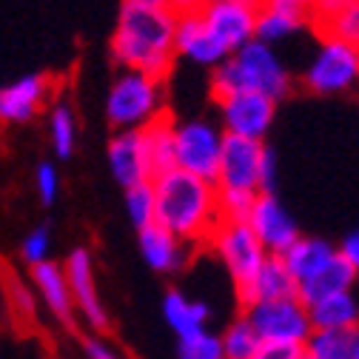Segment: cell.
I'll return each instance as SVG.
<instances>
[{
    "mask_svg": "<svg viewBox=\"0 0 359 359\" xmlns=\"http://www.w3.org/2000/svg\"><path fill=\"white\" fill-rule=\"evenodd\" d=\"M302 26H311L308 4H299V0H268V4H259L257 9L254 40L265 43V46H274V43L297 34Z\"/></svg>",
    "mask_w": 359,
    "mask_h": 359,
    "instance_id": "ac0fdd59",
    "label": "cell"
},
{
    "mask_svg": "<svg viewBox=\"0 0 359 359\" xmlns=\"http://www.w3.org/2000/svg\"><path fill=\"white\" fill-rule=\"evenodd\" d=\"M243 317L251 323L259 342L302 345L313 331L308 320V308L297 297L274 302H251L243 308Z\"/></svg>",
    "mask_w": 359,
    "mask_h": 359,
    "instance_id": "ba28073f",
    "label": "cell"
},
{
    "mask_svg": "<svg viewBox=\"0 0 359 359\" xmlns=\"http://www.w3.org/2000/svg\"><path fill=\"white\" fill-rule=\"evenodd\" d=\"M208 245L214 248L217 259L226 265L229 277L237 285V294L257 277V271L265 262V248L259 245V240L254 237V231L245 222H226L219 219V226L214 229Z\"/></svg>",
    "mask_w": 359,
    "mask_h": 359,
    "instance_id": "52a82bcc",
    "label": "cell"
},
{
    "mask_svg": "<svg viewBox=\"0 0 359 359\" xmlns=\"http://www.w3.org/2000/svg\"><path fill=\"white\" fill-rule=\"evenodd\" d=\"M211 100H222L237 92H257L280 103L291 92V72L274 46L251 40L240 52L229 55L217 69H211Z\"/></svg>",
    "mask_w": 359,
    "mask_h": 359,
    "instance_id": "3957f363",
    "label": "cell"
},
{
    "mask_svg": "<svg viewBox=\"0 0 359 359\" xmlns=\"http://www.w3.org/2000/svg\"><path fill=\"white\" fill-rule=\"evenodd\" d=\"M274 186H277V154L265 149L259 163V194H274Z\"/></svg>",
    "mask_w": 359,
    "mask_h": 359,
    "instance_id": "8d00e7d4",
    "label": "cell"
},
{
    "mask_svg": "<svg viewBox=\"0 0 359 359\" xmlns=\"http://www.w3.org/2000/svg\"><path fill=\"white\" fill-rule=\"evenodd\" d=\"M308 23L320 32V37H334L359 52V0L308 4Z\"/></svg>",
    "mask_w": 359,
    "mask_h": 359,
    "instance_id": "2e32d148",
    "label": "cell"
},
{
    "mask_svg": "<svg viewBox=\"0 0 359 359\" xmlns=\"http://www.w3.org/2000/svg\"><path fill=\"white\" fill-rule=\"evenodd\" d=\"M265 146L240 137H222L219 168H217V189H234V191H254L259 194V163Z\"/></svg>",
    "mask_w": 359,
    "mask_h": 359,
    "instance_id": "4fadbf2b",
    "label": "cell"
},
{
    "mask_svg": "<svg viewBox=\"0 0 359 359\" xmlns=\"http://www.w3.org/2000/svg\"><path fill=\"white\" fill-rule=\"evenodd\" d=\"M251 359H302V345H283V342H259Z\"/></svg>",
    "mask_w": 359,
    "mask_h": 359,
    "instance_id": "e575fe53",
    "label": "cell"
},
{
    "mask_svg": "<svg viewBox=\"0 0 359 359\" xmlns=\"http://www.w3.org/2000/svg\"><path fill=\"white\" fill-rule=\"evenodd\" d=\"M297 297V280L288 274V268L280 257H265L257 277L240 291L243 308L251 302H274V299H294Z\"/></svg>",
    "mask_w": 359,
    "mask_h": 359,
    "instance_id": "ffe728a7",
    "label": "cell"
},
{
    "mask_svg": "<svg viewBox=\"0 0 359 359\" xmlns=\"http://www.w3.org/2000/svg\"><path fill=\"white\" fill-rule=\"evenodd\" d=\"M151 189L157 203V226L186 245H208L214 229L219 226L217 186L171 168L151 180Z\"/></svg>",
    "mask_w": 359,
    "mask_h": 359,
    "instance_id": "7a4b0ae2",
    "label": "cell"
},
{
    "mask_svg": "<svg viewBox=\"0 0 359 359\" xmlns=\"http://www.w3.org/2000/svg\"><path fill=\"white\" fill-rule=\"evenodd\" d=\"M359 83V52L334 37H320V46L302 72V86L311 95H342Z\"/></svg>",
    "mask_w": 359,
    "mask_h": 359,
    "instance_id": "8992f818",
    "label": "cell"
},
{
    "mask_svg": "<svg viewBox=\"0 0 359 359\" xmlns=\"http://www.w3.org/2000/svg\"><path fill=\"white\" fill-rule=\"evenodd\" d=\"M353 359H359V328L353 334Z\"/></svg>",
    "mask_w": 359,
    "mask_h": 359,
    "instance_id": "ab89813d",
    "label": "cell"
},
{
    "mask_svg": "<svg viewBox=\"0 0 359 359\" xmlns=\"http://www.w3.org/2000/svg\"><path fill=\"white\" fill-rule=\"evenodd\" d=\"M337 254L353 268V274L359 277V229L356 231H351L339 245H337Z\"/></svg>",
    "mask_w": 359,
    "mask_h": 359,
    "instance_id": "f35d334b",
    "label": "cell"
},
{
    "mask_svg": "<svg viewBox=\"0 0 359 359\" xmlns=\"http://www.w3.org/2000/svg\"><path fill=\"white\" fill-rule=\"evenodd\" d=\"M165 114L163 83L137 72H120L106 95V120L114 131H140Z\"/></svg>",
    "mask_w": 359,
    "mask_h": 359,
    "instance_id": "277c9868",
    "label": "cell"
},
{
    "mask_svg": "<svg viewBox=\"0 0 359 359\" xmlns=\"http://www.w3.org/2000/svg\"><path fill=\"white\" fill-rule=\"evenodd\" d=\"M177 4L171 0H123L111 34V57L120 72L165 80L174 66Z\"/></svg>",
    "mask_w": 359,
    "mask_h": 359,
    "instance_id": "6da1fadb",
    "label": "cell"
},
{
    "mask_svg": "<svg viewBox=\"0 0 359 359\" xmlns=\"http://www.w3.org/2000/svg\"><path fill=\"white\" fill-rule=\"evenodd\" d=\"M186 57L194 66L203 69H217L229 55L222 52L214 37L208 34L203 18H200V4H177V26H174V57Z\"/></svg>",
    "mask_w": 359,
    "mask_h": 359,
    "instance_id": "5bb4252c",
    "label": "cell"
},
{
    "mask_svg": "<svg viewBox=\"0 0 359 359\" xmlns=\"http://www.w3.org/2000/svg\"><path fill=\"white\" fill-rule=\"evenodd\" d=\"M257 194L254 191H234V189H217V211L226 222H245L251 214Z\"/></svg>",
    "mask_w": 359,
    "mask_h": 359,
    "instance_id": "4dcf8cb0",
    "label": "cell"
},
{
    "mask_svg": "<svg viewBox=\"0 0 359 359\" xmlns=\"http://www.w3.org/2000/svg\"><path fill=\"white\" fill-rule=\"evenodd\" d=\"M9 297L15 302V311L20 313V317H34V302H37V294L29 291L20 280H12L9 283Z\"/></svg>",
    "mask_w": 359,
    "mask_h": 359,
    "instance_id": "d590c367",
    "label": "cell"
},
{
    "mask_svg": "<svg viewBox=\"0 0 359 359\" xmlns=\"http://www.w3.org/2000/svg\"><path fill=\"white\" fill-rule=\"evenodd\" d=\"M302 359H308V356H305V353H302Z\"/></svg>",
    "mask_w": 359,
    "mask_h": 359,
    "instance_id": "60d3db41",
    "label": "cell"
},
{
    "mask_svg": "<svg viewBox=\"0 0 359 359\" xmlns=\"http://www.w3.org/2000/svg\"><path fill=\"white\" fill-rule=\"evenodd\" d=\"M245 226L254 231L268 257H283L302 237L294 214L283 205V200H277V194H257Z\"/></svg>",
    "mask_w": 359,
    "mask_h": 359,
    "instance_id": "8fae6325",
    "label": "cell"
},
{
    "mask_svg": "<svg viewBox=\"0 0 359 359\" xmlns=\"http://www.w3.org/2000/svg\"><path fill=\"white\" fill-rule=\"evenodd\" d=\"M49 140L60 160H69L77 146V120L69 103H55L49 111Z\"/></svg>",
    "mask_w": 359,
    "mask_h": 359,
    "instance_id": "83f0119b",
    "label": "cell"
},
{
    "mask_svg": "<svg viewBox=\"0 0 359 359\" xmlns=\"http://www.w3.org/2000/svg\"><path fill=\"white\" fill-rule=\"evenodd\" d=\"M163 317L168 323V328L177 334V339H189V337H197L205 328L208 317H211V308L205 302H194L189 299L183 291H168L163 297Z\"/></svg>",
    "mask_w": 359,
    "mask_h": 359,
    "instance_id": "cb8c5ba5",
    "label": "cell"
},
{
    "mask_svg": "<svg viewBox=\"0 0 359 359\" xmlns=\"http://www.w3.org/2000/svg\"><path fill=\"white\" fill-rule=\"evenodd\" d=\"M137 245H140V257L146 259V265L154 268L157 274H177L189 262V245L180 243L165 229H160L157 222L137 231Z\"/></svg>",
    "mask_w": 359,
    "mask_h": 359,
    "instance_id": "d6986e66",
    "label": "cell"
},
{
    "mask_svg": "<svg viewBox=\"0 0 359 359\" xmlns=\"http://www.w3.org/2000/svg\"><path fill=\"white\" fill-rule=\"evenodd\" d=\"M308 320L313 331H356L359 328V294L342 291L325 297L308 308Z\"/></svg>",
    "mask_w": 359,
    "mask_h": 359,
    "instance_id": "603a6c76",
    "label": "cell"
},
{
    "mask_svg": "<svg viewBox=\"0 0 359 359\" xmlns=\"http://www.w3.org/2000/svg\"><path fill=\"white\" fill-rule=\"evenodd\" d=\"M353 334L356 331H311L302 353L308 359H353Z\"/></svg>",
    "mask_w": 359,
    "mask_h": 359,
    "instance_id": "4316f807",
    "label": "cell"
},
{
    "mask_svg": "<svg viewBox=\"0 0 359 359\" xmlns=\"http://www.w3.org/2000/svg\"><path fill=\"white\" fill-rule=\"evenodd\" d=\"M126 217L137 231L157 222V203H154L151 183H140V186L126 189Z\"/></svg>",
    "mask_w": 359,
    "mask_h": 359,
    "instance_id": "f546056e",
    "label": "cell"
},
{
    "mask_svg": "<svg viewBox=\"0 0 359 359\" xmlns=\"http://www.w3.org/2000/svg\"><path fill=\"white\" fill-rule=\"evenodd\" d=\"M177 356H180V359H222L219 334L203 331V334H197V337L180 339V345H177Z\"/></svg>",
    "mask_w": 359,
    "mask_h": 359,
    "instance_id": "1f68e13d",
    "label": "cell"
},
{
    "mask_svg": "<svg viewBox=\"0 0 359 359\" xmlns=\"http://www.w3.org/2000/svg\"><path fill=\"white\" fill-rule=\"evenodd\" d=\"M49 251H52V231L46 226H37L34 231H29L20 243V257L26 265H40L49 259Z\"/></svg>",
    "mask_w": 359,
    "mask_h": 359,
    "instance_id": "d6a6232c",
    "label": "cell"
},
{
    "mask_svg": "<svg viewBox=\"0 0 359 359\" xmlns=\"http://www.w3.org/2000/svg\"><path fill=\"white\" fill-rule=\"evenodd\" d=\"M214 106L219 114L217 126L222 128V134L240 137V140H254V143H262L268 137L277 117V103L257 92H237L217 100Z\"/></svg>",
    "mask_w": 359,
    "mask_h": 359,
    "instance_id": "9c48e42d",
    "label": "cell"
},
{
    "mask_svg": "<svg viewBox=\"0 0 359 359\" xmlns=\"http://www.w3.org/2000/svg\"><path fill=\"white\" fill-rule=\"evenodd\" d=\"M52 80L46 74H26L0 88V123L23 126L37 117L43 103L49 100Z\"/></svg>",
    "mask_w": 359,
    "mask_h": 359,
    "instance_id": "9a60e30c",
    "label": "cell"
},
{
    "mask_svg": "<svg viewBox=\"0 0 359 359\" xmlns=\"http://www.w3.org/2000/svg\"><path fill=\"white\" fill-rule=\"evenodd\" d=\"M356 274H353V268L337 254L325 268H320L313 277H308L305 283L297 285V299L311 308L313 302H320L325 297H334V294H342V291H353L356 285Z\"/></svg>",
    "mask_w": 359,
    "mask_h": 359,
    "instance_id": "7402d4cb",
    "label": "cell"
},
{
    "mask_svg": "<svg viewBox=\"0 0 359 359\" xmlns=\"http://www.w3.org/2000/svg\"><path fill=\"white\" fill-rule=\"evenodd\" d=\"M106 157H109L111 177L123 186V191L131 186H140V183H151L143 143H140V131H114L106 146Z\"/></svg>",
    "mask_w": 359,
    "mask_h": 359,
    "instance_id": "e0dca14e",
    "label": "cell"
},
{
    "mask_svg": "<svg viewBox=\"0 0 359 359\" xmlns=\"http://www.w3.org/2000/svg\"><path fill=\"white\" fill-rule=\"evenodd\" d=\"M83 353H86V359H123L106 339H100V337H88V339H83Z\"/></svg>",
    "mask_w": 359,
    "mask_h": 359,
    "instance_id": "74e56055",
    "label": "cell"
},
{
    "mask_svg": "<svg viewBox=\"0 0 359 359\" xmlns=\"http://www.w3.org/2000/svg\"><path fill=\"white\" fill-rule=\"evenodd\" d=\"M34 189H37V197L43 205H52L60 194V174H57V165L52 160H43L34 171Z\"/></svg>",
    "mask_w": 359,
    "mask_h": 359,
    "instance_id": "836d02e7",
    "label": "cell"
},
{
    "mask_svg": "<svg viewBox=\"0 0 359 359\" xmlns=\"http://www.w3.org/2000/svg\"><path fill=\"white\" fill-rule=\"evenodd\" d=\"M63 274L72 291V302L80 311V317L86 325H92L97 334L109 328V313L97 297V283H95V259L88 248H74L66 262H63Z\"/></svg>",
    "mask_w": 359,
    "mask_h": 359,
    "instance_id": "7c38bea8",
    "label": "cell"
},
{
    "mask_svg": "<svg viewBox=\"0 0 359 359\" xmlns=\"http://www.w3.org/2000/svg\"><path fill=\"white\" fill-rule=\"evenodd\" d=\"M219 345H222V359H251L254 351L259 348V337L251 328V323L240 313L219 334Z\"/></svg>",
    "mask_w": 359,
    "mask_h": 359,
    "instance_id": "f1b7e54d",
    "label": "cell"
},
{
    "mask_svg": "<svg viewBox=\"0 0 359 359\" xmlns=\"http://www.w3.org/2000/svg\"><path fill=\"white\" fill-rule=\"evenodd\" d=\"M222 137L226 134L214 120H174V168L200 177L205 183H217Z\"/></svg>",
    "mask_w": 359,
    "mask_h": 359,
    "instance_id": "5b68a950",
    "label": "cell"
},
{
    "mask_svg": "<svg viewBox=\"0 0 359 359\" xmlns=\"http://www.w3.org/2000/svg\"><path fill=\"white\" fill-rule=\"evenodd\" d=\"M140 143L149 165V177H160L174 168V117L165 111L151 126L140 128Z\"/></svg>",
    "mask_w": 359,
    "mask_h": 359,
    "instance_id": "484cf974",
    "label": "cell"
},
{
    "mask_svg": "<svg viewBox=\"0 0 359 359\" xmlns=\"http://www.w3.org/2000/svg\"><path fill=\"white\" fill-rule=\"evenodd\" d=\"M32 285H34V294H40V299L46 302V308L55 313V317L66 325H72V317H74V302H72V291H69V283H66V274H63V265L46 259L32 268Z\"/></svg>",
    "mask_w": 359,
    "mask_h": 359,
    "instance_id": "44dd1931",
    "label": "cell"
},
{
    "mask_svg": "<svg viewBox=\"0 0 359 359\" xmlns=\"http://www.w3.org/2000/svg\"><path fill=\"white\" fill-rule=\"evenodd\" d=\"M257 9L259 4L254 0H208L200 4V18L217 46L226 55H234L254 40Z\"/></svg>",
    "mask_w": 359,
    "mask_h": 359,
    "instance_id": "30bf717a",
    "label": "cell"
},
{
    "mask_svg": "<svg viewBox=\"0 0 359 359\" xmlns=\"http://www.w3.org/2000/svg\"><path fill=\"white\" fill-rule=\"evenodd\" d=\"M337 257V245H331L328 240L323 237H299L280 259L285 262L288 274L299 283H305L308 277H313L320 271V268H325L331 259Z\"/></svg>",
    "mask_w": 359,
    "mask_h": 359,
    "instance_id": "d4e9b609",
    "label": "cell"
}]
</instances>
